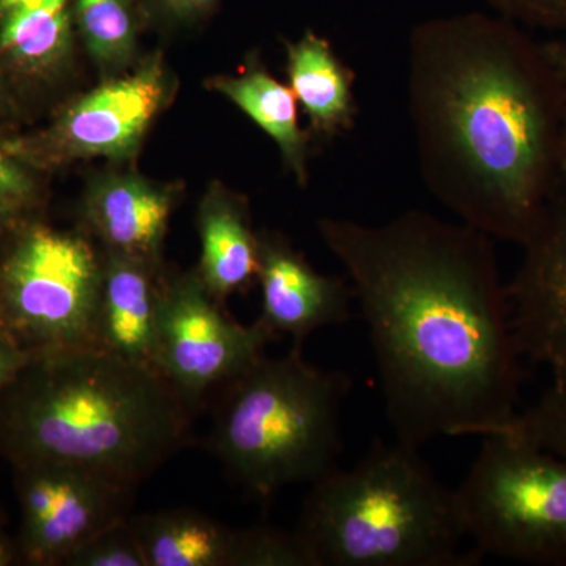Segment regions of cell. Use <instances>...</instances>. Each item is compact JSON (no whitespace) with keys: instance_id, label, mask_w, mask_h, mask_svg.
<instances>
[{"instance_id":"cell-1","label":"cell","mask_w":566,"mask_h":566,"mask_svg":"<svg viewBox=\"0 0 566 566\" xmlns=\"http://www.w3.org/2000/svg\"><path fill=\"white\" fill-rule=\"evenodd\" d=\"M319 233L352 281L395 441L509 433L523 357L493 238L420 210Z\"/></svg>"},{"instance_id":"cell-2","label":"cell","mask_w":566,"mask_h":566,"mask_svg":"<svg viewBox=\"0 0 566 566\" xmlns=\"http://www.w3.org/2000/svg\"><path fill=\"white\" fill-rule=\"evenodd\" d=\"M408 109L431 196L523 248L560 177L562 96L542 43L479 11L420 22L409 36Z\"/></svg>"},{"instance_id":"cell-3","label":"cell","mask_w":566,"mask_h":566,"mask_svg":"<svg viewBox=\"0 0 566 566\" xmlns=\"http://www.w3.org/2000/svg\"><path fill=\"white\" fill-rule=\"evenodd\" d=\"M192 409L155 367L96 348L33 352L0 395V449L137 490L188 446Z\"/></svg>"},{"instance_id":"cell-4","label":"cell","mask_w":566,"mask_h":566,"mask_svg":"<svg viewBox=\"0 0 566 566\" xmlns=\"http://www.w3.org/2000/svg\"><path fill=\"white\" fill-rule=\"evenodd\" d=\"M297 534L315 566H469L455 490L416 447L375 439L359 463L312 483Z\"/></svg>"},{"instance_id":"cell-5","label":"cell","mask_w":566,"mask_h":566,"mask_svg":"<svg viewBox=\"0 0 566 566\" xmlns=\"http://www.w3.org/2000/svg\"><path fill=\"white\" fill-rule=\"evenodd\" d=\"M352 382L305 360L303 346L264 354L219 387L210 433L216 460L249 494L266 501L337 468L342 411Z\"/></svg>"},{"instance_id":"cell-6","label":"cell","mask_w":566,"mask_h":566,"mask_svg":"<svg viewBox=\"0 0 566 566\" xmlns=\"http://www.w3.org/2000/svg\"><path fill=\"white\" fill-rule=\"evenodd\" d=\"M455 495L482 556L566 565L565 457L515 434L485 436Z\"/></svg>"},{"instance_id":"cell-7","label":"cell","mask_w":566,"mask_h":566,"mask_svg":"<svg viewBox=\"0 0 566 566\" xmlns=\"http://www.w3.org/2000/svg\"><path fill=\"white\" fill-rule=\"evenodd\" d=\"M103 273L84 238L33 227L0 270L3 329L32 352L93 346Z\"/></svg>"},{"instance_id":"cell-8","label":"cell","mask_w":566,"mask_h":566,"mask_svg":"<svg viewBox=\"0 0 566 566\" xmlns=\"http://www.w3.org/2000/svg\"><path fill=\"white\" fill-rule=\"evenodd\" d=\"M273 335L259 322L241 324L223 311L199 274L164 285L153 367L196 409L266 354Z\"/></svg>"},{"instance_id":"cell-9","label":"cell","mask_w":566,"mask_h":566,"mask_svg":"<svg viewBox=\"0 0 566 566\" xmlns=\"http://www.w3.org/2000/svg\"><path fill=\"white\" fill-rule=\"evenodd\" d=\"M21 553L33 565H63L93 536L128 520L136 490L61 464L20 465Z\"/></svg>"},{"instance_id":"cell-10","label":"cell","mask_w":566,"mask_h":566,"mask_svg":"<svg viewBox=\"0 0 566 566\" xmlns=\"http://www.w3.org/2000/svg\"><path fill=\"white\" fill-rule=\"evenodd\" d=\"M506 283L517 352L566 376V175H560Z\"/></svg>"},{"instance_id":"cell-11","label":"cell","mask_w":566,"mask_h":566,"mask_svg":"<svg viewBox=\"0 0 566 566\" xmlns=\"http://www.w3.org/2000/svg\"><path fill=\"white\" fill-rule=\"evenodd\" d=\"M147 566H315L296 531L233 528L193 509L129 516Z\"/></svg>"},{"instance_id":"cell-12","label":"cell","mask_w":566,"mask_h":566,"mask_svg":"<svg viewBox=\"0 0 566 566\" xmlns=\"http://www.w3.org/2000/svg\"><path fill=\"white\" fill-rule=\"evenodd\" d=\"M259 279L262 286V324L274 338H305L323 327L352 318L353 286L345 279L316 273L303 255L275 237L259 238Z\"/></svg>"},{"instance_id":"cell-13","label":"cell","mask_w":566,"mask_h":566,"mask_svg":"<svg viewBox=\"0 0 566 566\" xmlns=\"http://www.w3.org/2000/svg\"><path fill=\"white\" fill-rule=\"evenodd\" d=\"M166 84L159 65L109 82L71 109L63 134L84 155L118 156L132 150L163 103Z\"/></svg>"},{"instance_id":"cell-14","label":"cell","mask_w":566,"mask_h":566,"mask_svg":"<svg viewBox=\"0 0 566 566\" xmlns=\"http://www.w3.org/2000/svg\"><path fill=\"white\" fill-rule=\"evenodd\" d=\"M163 290L156 285L153 263L109 251L93 346L153 367Z\"/></svg>"},{"instance_id":"cell-15","label":"cell","mask_w":566,"mask_h":566,"mask_svg":"<svg viewBox=\"0 0 566 566\" xmlns=\"http://www.w3.org/2000/svg\"><path fill=\"white\" fill-rule=\"evenodd\" d=\"M170 210L169 192L147 182L118 180L106 182L93 193L88 219L111 252L155 264Z\"/></svg>"},{"instance_id":"cell-16","label":"cell","mask_w":566,"mask_h":566,"mask_svg":"<svg viewBox=\"0 0 566 566\" xmlns=\"http://www.w3.org/2000/svg\"><path fill=\"white\" fill-rule=\"evenodd\" d=\"M289 77L297 102L307 112L315 132L338 136L356 125V74L335 54L329 41L307 32L286 44Z\"/></svg>"},{"instance_id":"cell-17","label":"cell","mask_w":566,"mask_h":566,"mask_svg":"<svg viewBox=\"0 0 566 566\" xmlns=\"http://www.w3.org/2000/svg\"><path fill=\"white\" fill-rule=\"evenodd\" d=\"M202 260L199 277L222 301L241 292L259 274V237L241 203L214 197L200 214Z\"/></svg>"},{"instance_id":"cell-18","label":"cell","mask_w":566,"mask_h":566,"mask_svg":"<svg viewBox=\"0 0 566 566\" xmlns=\"http://www.w3.org/2000/svg\"><path fill=\"white\" fill-rule=\"evenodd\" d=\"M216 88L229 96L277 144L290 170L304 182L307 134L297 123V99L292 88L275 81L260 65H251L240 76L216 81Z\"/></svg>"},{"instance_id":"cell-19","label":"cell","mask_w":566,"mask_h":566,"mask_svg":"<svg viewBox=\"0 0 566 566\" xmlns=\"http://www.w3.org/2000/svg\"><path fill=\"white\" fill-rule=\"evenodd\" d=\"M70 0H41L3 14L0 44L20 61L40 63L63 51L70 35Z\"/></svg>"},{"instance_id":"cell-20","label":"cell","mask_w":566,"mask_h":566,"mask_svg":"<svg viewBox=\"0 0 566 566\" xmlns=\"http://www.w3.org/2000/svg\"><path fill=\"white\" fill-rule=\"evenodd\" d=\"M85 43L96 59L117 61L132 50L134 28L126 0H74Z\"/></svg>"},{"instance_id":"cell-21","label":"cell","mask_w":566,"mask_h":566,"mask_svg":"<svg viewBox=\"0 0 566 566\" xmlns=\"http://www.w3.org/2000/svg\"><path fill=\"white\" fill-rule=\"evenodd\" d=\"M509 433L566 458V376L553 378L534 405L520 409Z\"/></svg>"},{"instance_id":"cell-22","label":"cell","mask_w":566,"mask_h":566,"mask_svg":"<svg viewBox=\"0 0 566 566\" xmlns=\"http://www.w3.org/2000/svg\"><path fill=\"white\" fill-rule=\"evenodd\" d=\"M66 566H147L136 532L128 520L93 536L66 558Z\"/></svg>"},{"instance_id":"cell-23","label":"cell","mask_w":566,"mask_h":566,"mask_svg":"<svg viewBox=\"0 0 566 566\" xmlns=\"http://www.w3.org/2000/svg\"><path fill=\"white\" fill-rule=\"evenodd\" d=\"M497 17L521 28L566 31V0H486Z\"/></svg>"},{"instance_id":"cell-24","label":"cell","mask_w":566,"mask_h":566,"mask_svg":"<svg viewBox=\"0 0 566 566\" xmlns=\"http://www.w3.org/2000/svg\"><path fill=\"white\" fill-rule=\"evenodd\" d=\"M29 192L31 182L20 167L0 151V216H7Z\"/></svg>"},{"instance_id":"cell-25","label":"cell","mask_w":566,"mask_h":566,"mask_svg":"<svg viewBox=\"0 0 566 566\" xmlns=\"http://www.w3.org/2000/svg\"><path fill=\"white\" fill-rule=\"evenodd\" d=\"M543 51L556 74L562 96L560 156L558 167L560 175H566V39L543 41Z\"/></svg>"},{"instance_id":"cell-26","label":"cell","mask_w":566,"mask_h":566,"mask_svg":"<svg viewBox=\"0 0 566 566\" xmlns=\"http://www.w3.org/2000/svg\"><path fill=\"white\" fill-rule=\"evenodd\" d=\"M32 354V349L20 344L9 331L0 329V395L20 375Z\"/></svg>"},{"instance_id":"cell-27","label":"cell","mask_w":566,"mask_h":566,"mask_svg":"<svg viewBox=\"0 0 566 566\" xmlns=\"http://www.w3.org/2000/svg\"><path fill=\"white\" fill-rule=\"evenodd\" d=\"M163 2L175 14H189L210 6L212 0H163Z\"/></svg>"},{"instance_id":"cell-28","label":"cell","mask_w":566,"mask_h":566,"mask_svg":"<svg viewBox=\"0 0 566 566\" xmlns=\"http://www.w3.org/2000/svg\"><path fill=\"white\" fill-rule=\"evenodd\" d=\"M14 560H17V547L0 534V566L11 565Z\"/></svg>"},{"instance_id":"cell-29","label":"cell","mask_w":566,"mask_h":566,"mask_svg":"<svg viewBox=\"0 0 566 566\" xmlns=\"http://www.w3.org/2000/svg\"><path fill=\"white\" fill-rule=\"evenodd\" d=\"M41 0H0V13L6 14L9 11L24 9V7L39 3Z\"/></svg>"},{"instance_id":"cell-30","label":"cell","mask_w":566,"mask_h":566,"mask_svg":"<svg viewBox=\"0 0 566 566\" xmlns=\"http://www.w3.org/2000/svg\"><path fill=\"white\" fill-rule=\"evenodd\" d=\"M3 218H6V216H0V230H2Z\"/></svg>"},{"instance_id":"cell-31","label":"cell","mask_w":566,"mask_h":566,"mask_svg":"<svg viewBox=\"0 0 566 566\" xmlns=\"http://www.w3.org/2000/svg\"><path fill=\"white\" fill-rule=\"evenodd\" d=\"M0 329H3L2 316H0Z\"/></svg>"}]
</instances>
